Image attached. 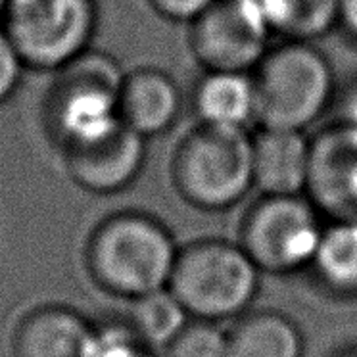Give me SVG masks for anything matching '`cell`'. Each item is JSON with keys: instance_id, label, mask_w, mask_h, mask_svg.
Masks as SVG:
<instances>
[{"instance_id": "obj_1", "label": "cell", "mask_w": 357, "mask_h": 357, "mask_svg": "<svg viewBox=\"0 0 357 357\" xmlns=\"http://www.w3.org/2000/svg\"><path fill=\"white\" fill-rule=\"evenodd\" d=\"M177 254V242L160 219L119 211L94 227L85 265L96 287L132 302L167 288Z\"/></svg>"}, {"instance_id": "obj_2", "label": "cell", "mask_w": 357, "mask_h": 357, "mask_svg": "<svg viewBox=\"0 0 357 357\" xmlns=\"http://www.w3.org/2000/svg\"><path fill=\"white\" fill-rule=\"evenodd\" d=\"M171 181L196 210H231L254 188L252 135L241 127L198 123L178 140Z\"/></svg>"}, {"instance_id": "obj_3", "label": "cell", "mask_w": 357, "mask_h": 357, "mask_svg": "<svg viewBox=\"0 0 357 357\" xmlns=\"http://www.w3.org/2000/svg\"><path fill=\"white\" fill-rule=\"evenodd\" d=\"M259 275L238 242L198 238L178 248L167 290L190 319L234 321L254 302Z\"/></svg>"}, {"instance_id": "obj_4", "label": "cell", "mask_w": 357, "mask_h": 357, "mask_svg": "<svg viewBox=\"0 0 357 357\" xmlns=\"http://www.w3.org/2000/svg\"><path fill=\"white\" fill-rule=\"evenodd\" d=\"M254 123L302 131L325 114L334 94L331 63L311 43L287 40L267 50L252 71Z\"/></svg>"}, {"instance_id": "obj_5", "label": "cell", "mask_w": 357, "mask_h": 357, "mask_svg": "<svg viewBox=\"0 0 357 357\" xmlns=\"http://www.w3.org/2000/svg\"><path fill=\"white\" fill-rule=\"evenodd\" d=\"M96 25V0H6L0 12V29L37 71L54 73L89 52Z\"/></svg>"}, {"instance_id": "obj_6", "label": "cell", "mask_w": 357, "mask_h": 357, "mask_svg": "<svg viewBox=\"0 0 357 357\" xmlns=\"http://www.w3.org/2000/svg\"><path fill=\"white\" fill-rule=\"evenodd\" d=\"M323 219L305 195H261L244 213L236 242L259 273L292 275L310 269Z\"/></svg>"}, {"instance_id": "obj_7", "label": "cell", "mask_w": 357, "mask_h": 357, "mask_svg": "<svg viewBox=\"0 0 357 357\" xmlns=\"http://www.w3.org/2000/svg\"><path fill=\"white\" fill-rule=\"evenodd\" d=\"M54 73L45 112L60 144L117 119V94L125 71L109 56L91 48Z\"/></svg>"}, {"instance_id": "obj_8", "label": "cell", "mask_w": 357, "mask_h": 357, "mask_svg": "<svg viewBox=\"0 0 357 357\" xmlns=\"http://www.w3.org/2000/svg\"><path fill=\"white\" fill-rule=\"evenodd\" d=\"M60 146L71 181L93 195L125 190L139 177L146 160V139L121 123L119 117Z\"/></svg>"}, {"instance_id": "obj_9", "label": "cell", "mask_w": 357, "mask_h": 357, "mask_svg": "<svg viewBox=\"0 0 357 357\" xmlns=\"http://www.w3.org/2000/svg\"><path fill=\"white\" fill-rule=\"evenodd\" d=\"M190 47L206 71H254L267 54L269 29L248 0H218L192 22Z\"/></svg>"}, {"instance_id": "obj_10", "label": "cell", "mask_w": 357, "mask_h": 357, "mask_svg": "<svg viewBox=\"0 0 357 357\" xmlns=\"http://www.w3.org/2000/svg\"><path fill=\"white\" fill-rule=\"evenodd\" d=\"M305 196L325 221L357 219V125L338 119L311 137Z\"/></svg>"}, {"instance_id": "obj_11", "label": "cell", "mask_w": 357, "mask_h": 357, "mask_svg": "<svg viewBox=\"0 0 357 357\" xmlns=\"http://www.w3.org/2000/svg\"><path fill=\"white\" fill-rule=\"evenodd\" d=\"M96 326L63 305H43L17 323L14 357H94Z\"/></svg>"}, {"instance_id": "obj_12", "label": "cell", "mask_w": 357, "mask_h": 357, "mask_svg": "<svg viewBox=\"0 0 357 357\" xmlns=\"http://www.w3.org/2000/svg\"><path fill=\"white\" fill-rule=\"evenodd\" d=\"M183 96L175 79L155 68L125 71L117 94V117L142 139L162 135L177 121Z\"/></svg>"}, {"instance_id": "obj_13", "label": "cell", "mask_w": 357, "mask_h": 357, "mask_svg": "<svg viewBox=\"0 0 357 357\" xmlns=\"http://www.w3.org/2000/svg\"><path fill=\"white\" fill-rule=\"evenodd\" d=\"M254 188L265 196L305 195L310 137L302 131L259 129L252 137Z\"/></svg>"}, {"instance_id": "obj_14", "label": "cell", "mask_w": 357, "mask_h": 357, "mask_svg": "<svg viewBox=\"0 0 357 357\" xmlns=\"http://www.w3.org/2000/svg\"><path fill=\"white\" fill-rule=\"evenodd\" d=\"M300 326L277 310L242 313L227 328V357H303Z\"/></svg>"}, {"instance_id": "obj_15", "label": "cell", "mask_w": 357, "mask_h": 357, "mask_svg": "<svg viewBox=\"0 0 357 357\" xmlns=\"http://www.w3.org/2000/svg\"><path fill=\"white\" fill-rule=\"evenodd\" d=\"M198 123L246 129L254 123V81L246 71H208L195 89Z\"/></svg>"}, {"instance_id": "obj_16", "label": "cell", "mask_w": 357, "mask_h": 357, "mask_svg": "<svg viewBox=\"0 0 357 357\" xmlns=\"http://www.w3.org/2000/svg\"><path fill=\"white\" fill-rule=\"evenodd\" d=\"M310 271L331 296L357 298V219L325 221Z\"/></svg>"}, {"instance_id": "obj_17", "label": "cell", "mask_w": 357, "mask_h": 357, "mask_svg": "<svg viewBox=\"0 0 357 357\" xmlns=\"http://www.w3.org/2000/svg\"><path fill=\"white\" fill-rule=\"evenodd\" d=\"M269 33L311 43L338 24V0H248Z\"/></svg>"}, {"instance_id": "obj_18", "label": "cell", "mask_w": 357, "mask_h": 357, "mask_svg": "<svg viewBox=\"0 0 357 357\" xmlns=\"http://www.w3.org/2000/svg\"><path fill=\"white\" fill-rule=\"evenodd\" d=\"M127 325L148 349H163L177 336L190 317L167 288L132 300Z\"/></svg>"}, {"instance_id": "obj_19", "label": "cell", "mask_w": 357, "mask_h": 357, "mask_svg": "<svg viewBox=\"0 0 357 357\" xmlns=\"http://www.w3.org/2000/svg\"><path fill=\"white\" fill-rule=\"evenodd\" d=\"M165 357H227V331L219 323L190 319L163 348Z\"/></svg>"}, {"instance_id": "obj_20", "label": "cell", "mask_w": 357, "mask_h": 357, "mask_svg": "<svg viewBox=\"0 0 357 357\" xmlns=\"http://www.w3.org/2000/svg\"><path fill=\"white\" fill-rule=\"evenodd\" d=\"M94 357H155L132 333L131 326L114 325L108 328L96 326Z\"/></svg>"}, {"instance_id": "obj_21", "label": "cell", "mask_w": 357, "mask_h": 357, "mask_svg": "<svg viewBox=\"0 0 357 357\" xmlns=\"http://www.w3.org/2000/svg\"><path fill=\"white\" fill-rule=\"evenodd\" d=\"M27 70L6 33L0 29V104L8 102Z\"/></svg>"}, {"instance_id": "obj_22", "label": "cell", "mask_w": 357, "mask_h": 357, "mask_svg": "<svg viewBox=\"0 0 357 357\" xmlns=\"http://www.w3.org/2000/svg\"><path fill=\"white\" fill-rule=\"evenodd\" d=\"M218 0H148V4L165 20L192 24Z\"/></svg>"}, {"instance_id": "obj_23", "label": "cell", "mask_w": 357, "mask_h": 357, "mask_svg": "<svg viewBox=\"0 0 357 357\" xmlns=\"http://www.w3.org/2000/svg\"><path fill=\"white\" fill-rule=\"evenodd\" d=\"M338 24L357 39V0H338Z\"/></svg>"}, {"instance_id": "obj_24", "label": "cell", "mask_w": 357, "mask_h": 357, "mask_svg": "<svg viewBox=\"0 0 357 357\" xmlns=\"http://www.w3.org/2000/svg\"><path fill=\"white\" fill-rule=\"evenodd\" d=\"M342 108H344V112H342L338 119L357 125V86L344 98V106Z\"/></svg>"}, {"instance_id": "obj_25", "label": "cell", "mask_w": 357, "mask_h": 357, "mask_svg": "<svg viewBox=\"0 0 357 357\" xmlns=\"http://www.w3.org/2000/svg\"><path fill=\"white\" fill-rule=\"evenodd\" d=\"M326 357H357V342L344 344V346L336 348L333 354H328Z\"/></svg>"}]
</instances>
